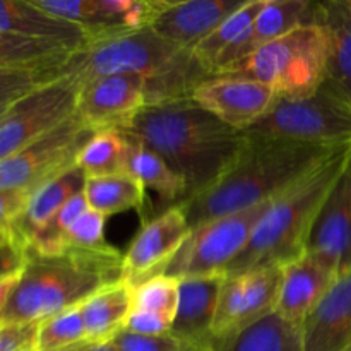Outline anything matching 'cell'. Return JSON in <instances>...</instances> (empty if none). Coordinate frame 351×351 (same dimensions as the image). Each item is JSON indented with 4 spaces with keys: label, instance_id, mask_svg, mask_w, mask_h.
Wrapping results in <instances>:
<instances>
[{
    "label": "cell",
    "instance_id": "obj_18",
    "mask_svg": "<svg viewBox=\"0 0 351 351\" xmlns=\"http://www.w3.org/2000/svg\"><path fill=\"white\" fill-rule=\"evenodd\" d=\"M338 274L307 252L281 267L280 291L274 314L288 324L302 328L319 302L324 298Z\"/></svg>",
    "mask_w": 351,
    "mask_h": 351
},
{
    "label": "cell",
    "instance_id": "obj_5",
    "mask_svg": "<svg viewBox=\"0 0 351 351\" xmlns=\"http://www.w3.org/2000/svg\"><path fill=\"white\" fill-rule=\"evenodd\" d=\"M123 254L57 257L26 256L19 281L10 293L0 326L40 324L51 315L82 304L105 285L122 280Z\"/></svg>",
    "mask_w": 351,
    "mask_h": 351
},
{
    "label": "cell",
    "instance_id": "obj_20",
    "mask_svg": "<svg viewBox=\"0 0 351 351\" xmlns=\"http://www.w3.org/2000/svg\"><path fill=\"white\" fill-rule=\"evenodd\" d=\"M86 177L81 168L71 167L31 194L26 208L10 225L7 239L26 252L31 240L57 216L69 199L84 191Z\"/></svg>",
    "mask_w": 351,
    "mask_h": 351
},
{
    "label": "cell",
    "instance_id": "obj_38",
    "mask_svg": "<svg viewBox=\"0 0 351 351\" xmlns=\"http://www.w3.org/2000/svg\"><path fill=\"white\" fill-rule=\"evenodd\" d=\"M26 192H0V235L7 237L14 219L21 215L29 201Z\"/></svg>",
    "mask_w": 351,
    "mask_h": 351
},
{
    "label": "cell",
    "instance_id": "obj_42",
    "mask_svg": "<svg viewBox=\"0 0 351 351\" xmlns=\"http://www.w3.org/2000/svg\"><path fill=\"white\" fill-rule=\"evenodd\" d=\"M14 101H0V117L3 115V113L7 112V108H9L10 105H12Z\"/></svg>",
    "mask_w": 351,
    "mask_h": 351
},
{
    "label": "cell",
    "instance_id": "obj_32",
    "mask_svg": "<svg viewBox=\"0 0 351 351\" xmlns=\"http://www.w3.org/2000/svg\"><path fill=\"white\" fill-rule=\"evenodd\" d=\"M106 218L91 208L82 213L65 235V254H86V256H115L119 250L110 245L105 239Z\"/></svg>",
    "mask_w": 351,
    "mask_h": 351
},
{
    "label": "cell",
    "instance_id": "obj_11",
    "mask_svg": "<svg viewBox=\"0 0 351 351\" xmlns=\"http://www.w3.org/2000/svg\"><path fill=\"white\" fill-rule=\"evenodd\" d=\"M147 106L146 81L137 75H110L86 82L75 95V119L91 134L129 132Z\"/></svg>",
    "mask_w": 351,
    "mask_h": 351
},
{
    "label": "cell",
    "instance_id": "obj_23",
    "mask_svg": "<svg viewBox=\"0 0 351 351\" xmlns=\"http://www.w3.org/2000/svg\"><path fill=\"white\" fill-rule=\"evenodd\" d=\"M319 24L328 36L326 81L351 106V3L350 0L317 2Z\"/></svg>",
    "mask_w": 351,
    "mask_h": 351
},
{
    "label": "cell",
    "instance_id": "obj_16",
    "mask_svg": "<svg viewBox=\"0 0 351 351\" xmlns=\"http://www.w3.org/2000/svg\"><path fill=\"white\" fill-rule=\"evenodd\" d=\"M245 0H153L151 29L170 43L194 50Z\"/></svg>",
    "mask_w": 351,
    "mask_h": 351
},
{
    "label": "cell",
    "instance_id": "obj_2",
    "mask_svg": "<svg viewBox=\"0 0 351 351\" xmlns=\"http://www.w3.org/2000/svg\"><path fill=\"white\" fill-rule=\"evenodd\" d=\"M125 134L156 151L180 175L187 187L184 201L221 180L245 146V134L219 122L192 98L146 106Z\"/></svg>",
    "mask_w": 351,
    "mask_h": 351
},
{
    "label": "cell",
    "instance_id": "obj_3",
    "mask_svg": "<svg viewBox=\"0 0 351 351\" xmlns=\"http://www.w3.org/2000/svg\"><path fill=\"white\" fill-rule=\"evenodd\" d=\"M338 146L341 144L315 146L245 136V146L228 173L209 191L180 202L189 225L195 228L209 219L273 201Z\"/></svg>",
    "mask_w": 351,
    "mask_h": 351
},
{
    "label": "cell",
    "instance_id": "obj_29",
    "mask_svg": "<svg viewBox=\"0 0 351 351\" xmlns=\"http://www.w3.org/2000/svg\"><path fill=\"white\" fill-rule=\"evenodd\" d=\"M84 195L89 208L105 218L125 211H143L146 189L129 173L86 180Z\"/></svg>",
    "mask_w": 351,
    "mask_h": 351
},
{
    "label": "cell",
    "instance_id": "obj_45",
    "mask_svg": "<svg viewBox=\"0 0 351 351\" xmlns=\"http://www.w3.org/2000/svg\"><path fill=\"white\" fill-rule=\"evenodd\" d=\"M350 3H351V0H350Z\"/></svg>",
    "mask_w": 351,
    "mask_h": 351
},
{
    "label": "cell",
    "instance_id": "obj_36",
    "mask_svg": "<svg viewBox=\"0 0 351 351\" xmlns=\"http://www.w3.org/2000/svg\"><path fill=\"white\" fill-rule=\"evenodd\" d=\"M175 317L160 312L149 311H132L123 331L134 332L141 336H165L171 332Z\"/></svg>",
    "mask_w": 351,
    "mask_h": 351
},
{
    "label": "cell",
    "instance_id": "obj_34",
    "mask_svg": "<svg viewBox=\"0 0 351 351\" xmlns=\"http://www.w3.org/2000/svg\"><path fill=\"white\" fill-rule=\"evenodd\" d=\"M117 351H213L215 346H199L175 335L141 336L122 331L113 338Z\"/></svg>",
    "mask_w": 351,
    "mask_h": 351
},
{
    "label": "cell",
    "instance_id": "obj_17",
    "mask_svg": "<svg viewBox=\"0 0 351 351\" xmlns=\"http://www.w3.org/2000/svg\"><path fill=\"white\" fill-rule=\"evenodd\" d=\"M264 2L266 0H245L192 50L195 60L209 77L230 74L252 55V27Z\"/></svg>",
    "mask_w": 351,
    "mask_h": 351
},
{
    "label": "cell",
    "instance_id": "obj_31",
    "mask_svg": "<svg viewBox=\"0 0 351 351\" xmlns=\"http://www.w3.org/2000/svg\"><path fill=\"white\" fill-rule=\"evenodd\" d=\"M86 343L81 304L69 307L38 324L36 350L62 351Z\"/></svg>",
    "mask_w": 351,
    "mask_h": 351
},
{
    "label": "cell",
    "instance_id": "obj_7",
    "mask_svg": "<svg viewBox=\"0 0 351 351\" xmlns=\"http://www.w3.org/2000/svg\"><path fill=\"white\" fill-rule=\"evenodd\" d=\"M245 136L315 146L351 143V106L322 84L305 99L276 98L269 112Z\"/></svg>",
    "mask_w": 351,
    "mask_h": 351
},
{
    "label": "cell",
    "instance_id": "obj_26",
    "mask_svg": "<svg viewBox=\"0 0 351 351\" xmlns=\"http://www.w3.org/2000/svg\"><path fill=\"white\" fill-rule=\"evenodd\" d=\"M308 24H319L317 2L266 0L252 27V38H250L252 53L263 45L287 36L291 31Z\"/></svg>",
    "mask_w": 351,
    "mask_h": 351
},
{
    "label": "cell",
    "instance_id": "obj_19",
    "mask_svg": "<svg viewBox=\"0 0 351 351\" xmlns=\"http://www.w3.org/2000/svg\"><path fill=\"white\" fill-rule=\"evenodd\" d=\"M302 351H350L351 269L338 276L300 328Z\"/></svg>",
    "mask_w": 351,
    "mask_h": 351
},
{
    "label": "cell",
    "instance_id": "obj_30",
    "mask_svg": "<svg viewBox=\"0 0 351 351\" xmlns=\"http://www.w3.org/2000/svg\"><path fill=\"white\" fill-rule=\"evenodd\" d=\"M129 137L117 130L91 134L75 158L86 180L125 173L129 160Z\"/></svg>",
    "mask_w": 351,
    "mask_h": 351
},
{
    "label": "cell",
    "instance_id": "obj_37",
    "mask_svg": "<svg viewBox=\"0 0 351 351\" xmlns=\"http://www.w3.org/2000/svg\"><path fill=\"white\" fill-rule=\"evenodd\" d=\"M38 324L0 326V351H29L36 348Z\"/></svg>",
    "mask_w": 351,
    "mask_h": 351
},
{
    "label": "cell",
    "instance_id": "obj_1",
    "mask_svg": "<svg viewBox=\"0 0 351 351\" xmlns=\"http://www.w3.org/2000/svg\"><path fill=\"white\" fill-rule=\"evenodd\" d=\"M110 75L143 77L147 106L192 98L209 77L191 50L170 43L151 27L88 40L51 71L53 81L62 79L75 88Z\"/></svg>",
    "mask_w": 351,
    "mask_h": 351
},
{
    "label": "cell",
    "instance_id": "obj_39",
    "mask_svg": "<svg viewBox=\"0 0 351 351\" xmlns=\"http://www.w3.org/2000/svg\"><path fill=\"white\" fill-rule=\"evenodd\" d=\"M24 261H26L24 252L16 243L10 242L9 239L0 240V280L23 269Z\"/></svg>",
    "mask_w": 351,
    "mask_h": 351
},
{
    "label": "cell",
    "instance_id": "obj_6",
    "mask_svg": "<svg viewBox=\"0 0 351 351\" xmlns=\"http://www.w3.org/2000/svg\"><path fill=\"white\" fill-rule=\"evenodd\" d=\"M328 36L321 24H308L257 48L226 75L256 79L278 98L305 99L326 81Z\"/></svg>",
    "mask_w": 351,
    "mask_h": 351
},
{
    "label": "cell",
    "instance_id": "obj_13",
    "mask_svg": "<svg viewBox=\"0 0 351 351\" xmlns=\"http://www.w3.org/2000/svg\"><path fill=\"white\" fill-rule=\"evenodd\" d=\"M191 232L180 204L170 206L163 215L144 223L123 254L122 281L134 288L149 278L163 274Z\"/></svg>",
    "mask_w": 351,
    "mask_h": 351
},
{
    "label": "cell",
    "instance_id": "obj_27",
    "mask_svg": "<svg viewBox=\"0 0 351 351\" xmlns=\"http://www.w3.org/2000/svg\"><path fill=\"white\" fill-rule=\"evenodd\" d=\"M213 351H302L300 328L271 312L242 331L218 339Z\"/></svg>",
    "mask_w": 351,
    "mask_h": 351
},
{
    "label": "cell",
    "instance_id": "obj_24",
    "mask_svg": "<svg viewBox=\"0 0 351 351\" xmlns=\"http://www.w3.org/2000/svg\"><path fill=\"white\" fill-rule=\"evenodd\" d=\"M86 343L112 341L125 329L132 312V287L125 281L105 285L81 304Z\"/></svg>",
    "mask_w": 351,
    "mask_h": 351
},
{
    "label": "cell",
    "instance_id": "obj_21",
    "mask_svg": "<svg viewBox=\"0 0 351 351\" xmlns=\"http://www.w3.org/2000/svg\"><path fill=\"white\" fill-rule=\"evenodd\" d=\"M226 274L180 280V300L171 335L199 346H215L213 321Z\"/></svg>",
    "mask_w": 351,
    "mask_h": 351
},
{
    "label": "cell",
    "instance_id": "obj_46",
    "mask_svg": "<svg viewBox=\"0 0 351 351\" xmlns=\"http://www.w3.org/2000/svg\"><path fill=\"white\" fill-rule=\"evenodd\" d=\"M350 351H351V348H350Z\"/></svg>",
    "mask_w": 351,
    "mask_h": 351
},
{
    "label": "cell",
    "instance_id": "obj_40",
    "mask_svg": "<svg viewBox=\"0 0 351 351\" xmlns=\"http://www.w3.org/2000/svg\"><path fill=\"white\" fill-rule=\"evenodd\" d=\"M19 274H21V271H17V273H14V274H10V276H5L0 280V314H2L3 307H5L7 300H9L12 290L16 288L17 281H19Z\"/></svg>",
    "mask_w": 351,
    "mask_h": 351
},
{
    "label": "cell",
    "instance_id": "obj_14",
    "mask_svg": "<svg viewBox=\"0 0 351 351\" xmlns=\"http://www.w3.org/2000/svg\"><path fill=\"white\" fill-rule=\"evenodd\" d=\"M276 98L266 84L243 75L208 77L192 93V99L201 108L242 134L269 112Z\"/></svg>",
    "mask_w": 351,
    "mask_h": 351
},
{
    "label": "cell",
    "instance_id": "obj_4",
    "mask_svg": "<svg viewBox=\"0 0 351 351\" xmlns=\"http://www.w3.org/2000/svg\"><path fill=\"white\" fill-rule=\"evenodd\" d=\"M351 160V143L335 147L300 180L273 199L226 276L285 266L305 254L312 225Z\"/></svg>",
    "mask_w": 351,
    "mask_h": 351
},
{
    "label": "cell",
    "instance_id": "obj_12",
    "mask_svg": "<svg viewBox=\"0 0 351 351\" xmlns=\"http://www.w3.org/2000/svg\"><path fill=\"white\" fill-rule=\"evenodd\" d=\"M281 267H263L225 278L211 329L215 341L242 331L274 311Z\"/></svg>",
    "mask_w": 351,
    "mask_h": 351
},
{
    "label": "cell",
    "instance_id": "obj_25",
    "mask_svg": "<svg viewBox=\"0 0 351 351\" xmlns=\"http://www.w3.org/2000/svg\"><path fill=\"white\" fill-rule=\"evenodd\" d=\"M125 136L130 144L125 173L136 178L146 191L156 192L165 201L171 202V206L180 204L187 195V187L180 175L175 173L156 151L129 134Z\"/></svg>",
    "mask_w": 351,
    "mask_h": 351
},
{
    "label": "cell",
    "instance_id": "obj_15",
    "mask_svg": "<svg viewBox=\"0 0 351 351\" xmlns=\"http://www.w3.org/2000/svg\"><path fill=\"white\" fill-rule=\"evenodd\" d=\"M305 252L338 276L351 269V160L312 225Z\"/></svg>",
    "mask_w": 351,
    "mask_h": 351
},
{
    "label": "cell",
    "instance_id": "obj_44",
    "mask_svg": "<svg viewBox=\"0 0 351 351\" xmlns=\"http://www.w3.org/2000/svg\"><path fill=\"white\" fill-rule=\"evenodd\" d=\"M3 239H7V237H3V235H0V240H3Z\"/></svg>",
    "mask_w": 351,
    "mask_h": 351
},
{
    "label": "cell",
    "instance_id": "obj_22",
    "mask_svg": "<svg viewBox=\"0 0 351 351\" xmlns=\"http://www.w3.org/2000/svg\"><path fill=\"white\" fill-rule=\"evenodd\" d=\"M0 31L64 45L72 50L88 41V33L81 26L50 16L33 0H0Z\"/></svg>",
    "mask_w": 351,
    "mask_h": 351
},
{
    "label": "cell",
    "instance_id": "obj_33",
    "mask_svg": "<svg viewBox=\"0 0 351 351\" xmlns=\"http://www.w3.org/2000/svg\"><path fill=\"white\" fill-rule=\"evenodd\" d=\"M180 300V280L158 274L132 288V311L160 312L175 317Z\"/></svg>",
    "mask_w": 351,
    "mask_h": 351
},
{
    "label": "cell",
    "instance_id": "obj_41",
    "mask_svg": "<svg viewBox=\"0 0 351 351\" xmlns=\"http://www.w3.org/2000/svg\"><path fill=\"white\" fill-rule=\"evenodd\" d=\"M77 351H117L115 343L112 341H103V343H84L77 348Z\"/></svg>",
    "mask_w": 351,
    "mask_h": 351
},
{
    "label": "cell",
    "instance_id": "obj_8",
    "mask_svg": "<svg viewBox=\"0 0 351 351\" xmlns=\"http://www.w3.org/2000/svg\"><path fill=\"white\" fill-rule=\"evenodd\" d=\"M269 202H263L235 215L209 219L192 228L189 239L163 274L177 280L225 274L230 264L249 243L250 235Z\"/></svg>",
    "mask_w": 351,
    "mask_h": 351
},
{
    "label": "cell",
    "instance_id": "obj_35",
    "mask_svg": "<svg viewBox=\"0 0 351 351\" xmlns=\"http://www.w3.org/2000/svg\"><path fill=\"white\" fill-rule=\"evenodd\" d=\"M51 81V71H0V101H16Z\"/></svg>",
    "mask_w": 351,
    "mask_h": 351
},
{
    "label": "cell",
    "instance_id": "obj_10",
    "mask_svg": "<svg viewBox=\"0 0 351 351\" xmlns=\"http://www.w3.org/2000/svg\"><path fill=\"white\" fill-rule=\"evenodd\" d=\"M75 95V86L58 79L16 99L0 117V161L74 117Z\"/></svg>",
    "mask_w": 351,
    "mask_h": 351
},
{
    "label": "cell",
    "instance_id": "obj_9",
    "mask_svg": "<svg viewBox=\"0 0 351 351\" xmlns=\"http://www.w3.org/2000/svg\"><path fill=\"white\" fill-rule=\"evenodd\" d=\"M89 137L91 132L75 115L71 117L19 153L0 161V192L33 194L41 185L74 167L79 151Z\"/></svg>",
    "mask_w": 351,
    "mask_h": 351
},
{
    "label": "cell",
    "instance_id": "obj_28",
    "mask_svg": "<svg viewBox=\"0 0 351 351\" xmlns=\"http://www.w3.org/2000/svg\"><path fill=\"white\" fill-rule=\"evenodd\" d=\"M72 48L0 31V71H55Z\"/></svg>",
    "mask_w": 351,
    "mask_h": 351
},
{
    "label": "cell",
    "instance_id": "obj_43",
    "mask_svg": "<svg viewBox=\"0 0 351 351\" xmlns=\"http://www.w3.org/2000/svg\"><path fill=\"white\" fill-rule=\"evenodd\" d=\"M82 345H84V343H82ZM79 346H81V345H79ZM79 346H75V348H71V350H62V351H77ZM29 351H38V350L34 348V350H29Z\"/></svg>",
    "mask_w": 351,
    "mask_h": 351
}]
</instances>
